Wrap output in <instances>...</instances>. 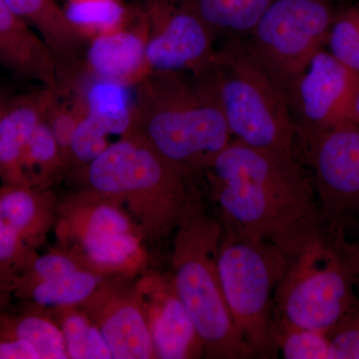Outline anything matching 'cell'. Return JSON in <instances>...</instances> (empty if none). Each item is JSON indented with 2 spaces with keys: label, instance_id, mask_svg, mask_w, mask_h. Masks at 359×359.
<instances>
[{
  "label": "cell",
  "instance_id": "obj_1",
  "mask_svg": "<svg viewBox=\"0 0 359 359\" xmlns=\"http://www.w3.org/2000/svg\"><path fill=\"white\" fill-rule=\"evenodd\" d=\"M209 168L223 224L269 241L287 257L323 219L313 178L295 154L233 140Z\"/></svg>",
  "mask_w": 359,
  "mask_h": 359
},
{
  "label": "cell",
  "instance_id": "obj_2",
  "mask_svg": "<svg viewBox=\"0 0 359 359\" xmlns=\"http://www.w3.org/2000/svg\"><path fill=\"white\" fill-rule=\"evenodd\" d=\"M211 69L151 71L136 84L129 130L181 169L209 167L233 141Z\"/></svg>",
  "mask_w": 359,
  "mask_h": 359
},
{
  "label": "cell",
  "instance_id": "obj_3",
  "mask_svg": "<svg viewBox=\"0 0 359 359\" xmlns=\"http://www.w3.org/2000/svg\"><path fill=\"white\" fill-rule=\"evenodd\" d=\"M358 245L346 226L323 214L287 257L273 297L275 320L325 332L358 301Z\"/></svg>",
  "mask_w": 359,
  "mask_h": 359
},
{
  "label": "cell",
  "instance_id": "obj_4",
  "mask_svg": "<svg viewBox=\"0 0 359 359\" xmlns=\"http://www.w3.org/2000/svg\"><path fill=\"white\" fill-rule=\"evenodd\" d=\"M211 72L233 140L295 154L297 126L287 98L242 39L223 41Z\"/></svg>",
  "mask_w": 359,
  "mask_h": 359
},
{
  "label": "cell",
  "instance_id": "obj_5",
  "mask_svg": "<svg viewBox=\"0 0 359 359\" xmlns=\"http://www.w3.org/2000/svg\"><path fill=\"white\" fill-rule=\"evenodd\" d=\"M287 266V255L273 243L223 224L218 256L222 290L254 358L276 355L273 297Z\"/></svg>",
  "mask_w": 359,
  "mask_h": 359
},
{
  "label": "cell",
  "instance_id": "obj_6",
  "mask_svg": "<svg viewBox=\"0 0 359 359\" xmlns=\"http://www.w3.org/2000/svg\"><path fill=\"white\" fill-rule=\"evenodd\" d=\"M188 233L186 256L181 257L175 290L198 334L212 358H254L231 318L222 290L218 269L223 224L201 219Z\"/></svg>",
  "mask_w": 359,
  "mask_h": 359
},
{
  "label": "cell",
  "instance_id": "obj_7",
  "mask_svg": "<svg viewBox=\"0 0 359 359\" xmlns=\"http://www.w3.org/2000/svg\"><path fill=\"white\" fill-rule=\"evenodd\" d=\"M334 2L273 0L242 39L250 56L287 100L311 59L327 42L335 13Z\"/></svg>",
  "mask_w": 359,
  "mask_h": 359
},
{
  "label": "cell",
  "instance_id": "obj_8",
  "mask_svg": "<svg viewBox=\"0 0 359 359\" xmlns=\"http://www.w3.org/2000/svg\"><path fill=\"white\" fill-rule=\"evenodd\" d=\"M301 141L323 214L346 230L359 224L358 123H344Z\"/></svg>",
  "mask_w": 359,
  "mask_h": 359
},
{
  "label": "cell",
  "instance_id": "obj_9",
  "mask_svg": "<svg viewBox=\"0 0 359 359\" xmlns=\"http://www.w3.org/2000/svg\"><path fill=\"white\" fill-rule=\"evenodd\" d=\"M139 13L147 25L146 61L151 71L200 74L216 60L215 37L178 0H143Z\"/></svg>",
  "mask_w": 359,
  "mask_h": 359
},
{
  "label": "cell",
  "instance_id": "obj_10",
  "mask_svg": "<svg viewBox=\"0 0 359 359\" xmlns=\"http://www.w3.org/2000/svg\"><path fill=\"white\" fill-rule=\"evenodd\" d=\"M358 89L359 73L330 52L320 49L287 98L297 126V139L304 140L351 122Z\"/></svg>",
  "mask_w": 359,
  "mask_h": 359
},
{
  "label": "cell",
  "instance_id": "obj_11",
  "mask_svg": "<svg viewBox=\"0 0 359 359\" xmlns=\"http://www.w3.org/2000/svg\"><path fill=\"white\" fill-rule=\"evenodd\" d=\"M182 170L137 135L135 140L113 144L92 161L88 179L104 193L160 191L173 195Z\"/></svg>",
  "mask_w": 359,
  "mask_h": 359
},
{
  "label": "cell",
  "instance_id": "obj_12",
  "mask_svg": "<svg viewBox=\"0 0 359 359\" xmlns=\"http://www.w3.org/2000/svg\"><path fill=\"white\" fill-rule=\"evenodd\" d=\"M47 45L57 65L63 94L83 76L86 35L71 21L55 0H2Z\"/></svg>",
  "mask_w": 359,
  "mask_h": 359
},
{
  "label": "cell",
  "instance_id": "obj_13",
  "mask_svg": "<svg viewBox=\"0 0 359 359\" xmlns=\"http://www.w3.org/2000/svg\"><path fill=\"white\" fill-rule=\"evenodd\" d=\"M147 25L137 9L136 28H121L92 37L84 55L83 75L128 85L138 83L149 73L146 61Z\"/></svg>",
  "mask_w": 359,
  "mask_h": 359
},
{
  "label": "cell",
  "instance_id": "obj_14",
  "mask_svg": "<svg viewBox=\"0 0 359 359\" xmlns=\"http://www.w3.org/2000/svg\"><path fill=\"white\" fill-rule=\"evenodd\" d=\"M0 65L13 76L39 82L61 96L57 65L41 37L0 0Z\"/></svg>",
  "mask_w": 359,
  "mask_h": 359
},
{
  "label": "cell",
  "instance_id": "obj_15",
  "mask_svg": "<svg viewBox=\"0 0 359 359\" xmlns=\"http://www.w3.org/2000/svg\"><path fill=\"white\" fill-rule=\"evenodd\" d=\"M59 97L62 96L54 90L42 87L29 95L7 101L0 119V166L15 167L23 159L33 132Z\"/></svg>",
  "mask_w": 359,
  "mask_h": 359
},
{
  "label": "cell",
  "instance_id": "obj_16",
  "mask_svg": "<svg viewBox=\"0 0 359 359\" xmlns=\"http://www.w3.org/2000/svg\"><path fill=\"white\" fill-rule=\"evenodd\" d=\"M211 32L215 39H243L273 0H178Z\"/></svg>",
  "mask_w": 359,
  "mask_h": 359
},
{
  "label": "cell",
  "instance_id": "obj_17",
  "mask_svg": "<svg viewBox=\"0 0 359 359\" xmlns=\"http://www.w3.org/2000/svg\"><path fill=\"white\" fill-rule=\"evenodd\" d=\"M128 223L119 212L100 207L92 215L85 247L97 263L121 264L137 250V242L127 233Z\"/></svg>",
  "mask_w": 359,
  "mask_h": 359
},
{
  "label": "cell",
  "instance_id": "obj_18",
  "mask_svg": "<svg viewBox=\"0 0 359 359\" xmlns=\"http://www.w3.org/2000/svg\"><path fill=\"white\" fill-rule=\"evenodd\" d=\"M152 332L158 353L165 359L187 358L194 342L200 337L177 292L161 304Z\"/></svg>",
  "mask_w": 359,
  "mask_h": 359
},
{
  "label": "cell",
  "instance_id": "obj_19",
  "mask_svg": "<svg viewBox=\"0 0 359 359\" xmlns=\"http://www.w3.org/2000/svg\"><path fill=\"white\" fill-rule=\"evenodd\" d=\"M102 337L112 358H150V334L145 321L137 309H120L104 325Z\"/></svg>",
  "mask_w": 359,
  "mask_h": 359
},
{
  "label": "cell",
  "instance_id": "obj_20",
  "mask_svg": "<svg viewBox=\"0 0 359 359\" xmlns=\"http://www.w3.org/2000/svg\"><path fill=\"white\" fill-rule=\"evenodd\" d=\"M91 87L80 98L85 113L93 116L110 134H122L131 125L132 105L129 106L125 85L94 79Z\"/></svg>",
  "mask_w": 359,
  "mask_h": 359
},
{
  "label": "cell",
  "instance_id": "obj_21",
  "mask_svg": "<svg viewBox=\"0 0 359 359\" xmlns=\"http://www.w3.org/2000/svg\"><path fill=\"white\" fill-rule=\"evenodd\" d=\"M273 340L285 359H330L325 332L275 320Z\"/></svg>",
  "mask_w": 359,
  "mask_h": 359
},
{
  "label": "cell",
  "instance_id": "obj_22",
  "mask_svg": "<svg viewBox=\"0 0 359 359\" xmlns=\"http://www.w3.org/2000/svg\"><path fill=\"white\" fill-rule=\"evenodd\" d=\"M65 11L85 35L93 36L121 28L127 20V11L116 0H74Z\"/></svg>",
  "mask_w": 359,
  "mask_h": 359
},
{
  "label": "cell",
  "instance_id": "obj_23",
  "mask_svg": "<svg viewBox=\"0 0 359 359\" xmlns=\"http://www.w3.org/2000/svg\"><path fill=\"white\" fill-rule=\"evenodd\" d=\"M327 43L335 58L359 73V6L334 13Z\"/></svg>",
  "mask_w": 359,
  "mask_h": 359
},
{
  "label": "cell",
  "instance_id": "obj_24",
  "mask_svg": "<svg viewBox=\"0 0 359 359\" xmlns=\"http://www.w3.org/2000/svg\"><path fill=\"white\" fill-rule=\"evenodd\" d=\"M95 285L93 276L75 271L57 280H45L34 290L33 297L44 306L72 304L84 299Z\"/></svg>",
  "mask_w": 359,
  "mask_h": 359
},
{
  "label": "cell",
  "instance_id": "obj_25",
  "mask_svg": "<svg viewBox=\"0 0 359 359\" xmlns=\"http://www.w3.org/2000/svg\"><path fill=\"white\" fill-rule=\"evenodd\" d=\"M65 335L68 351L76 359H109L112 358L102 334L87 325L79 316L66 320Z\"/></svg>",
  "mask_w": 359,
  "mask_h": 359
},
{
  "label": "cell",
  "instance_id": "obj_26",
  "mask_svg": "<svg viewBox=\"0 0 359 359\" xmlns=\"http://www.w3.org/2000/svg\"><path fill=\"white\" fill-rule=\"evenodd\" d=\"M16 337L32 344L39 358H66L62 334L41 318H28L21 321L16 328Z\"/></svg>",
  "mask_w": 359,
  "mask_h": 359
},
{
  "label": "cell",
  "instance_id": "obj_27",
  "mask_svg": "<svg viewBox=\"0 0 359 359\" xmlns=\"http://www.w3.org/2000/svg\"><path fill=\"white\" fill-rule=\"evenodd\" d=\"M325 334L330 359H359V297Z\"/></svg>",
  "mask_w": 359,
  "mask_h": 359
},
{
  "label": "cell",
  "instance_id": "obj_28",
  "mask_svg": "<svg viewBox=\"0 0 359 359\" xmlns=\"http://www.w3.org/2000/svg\"><path fill=\"white\" fill-rule=\"evenodd\" d=\"M108 130L93 116L84 113L78 123L70 150L78 160L91 163L107 148Z\"/></svg>",
  "mask_w": 359,
  "mask_h": 359
},
{
  "label": "cell",
  "instance_id": "obj_29",
  "mask_svg": "<svg viewBox=\"0 0 359 359\" xmlns=\"http://www.w3.org/2000/svg\"><path fill=\"white\" fill-rule=\"evenodd\" d=\"M34 212V200L25 191H13L0 199V219L18 233L29 224Z\"/></svg>",
  "mask_w": 359,
  "mask_h": 359
},
{
  "label": "cell",
  "instance_id": "obj_30",
  "mask_svg": "<svg viewBox=\"0 0 359 359\" xmlns=\"http://www.w3.org/2000/svg\"><path fill=\"white\" fill-rule=\"evenodd\" d=\"M58 148L57 141L46 117L33 132L23 157L26 156L32 162L37 164H48L55 159Z\"/></svg>",
  "mask_w": 359,
  "mask_h": 359
},
{
  "label": "cell",
  "instance_id": "obj_31",
  "mask_svg": "<svg viewBox=\"0 0 359 359\" xmlns=\"http://www.w3.org/2000/svg\"><path fill=\"white\" fill-rule=\"evenodd\" d=\"M35 269L45 280H57L77 271L70 259L59 256L40 257L35 264Z\"/></svg>",
  "mask_w": 359,
  "mask_h": 359
},
{
  "label": "cell",
  "instance_id": "obj_32",
  "mask_svg": "<svg viewBox=\"0 0 359 359\" xmlns=\"http://www.w3.org/2000/svg\"><path fill=\"white\" fill-rule=\"evenodd\" d=\"M0 359H39L32 344L18 339L0 344Z\"/></svg>",
  "mask_w": 359,
  "mask_h": 359
},
{
  "label": "cell",
  "instance_id": "obj_33",
  "mask_svg": "<svg viewBox=\"0 0 359 359\" xmlns=\"http://www.w3.org/2000/svg\"><path fill=\"white\" fill-rule=\"evenodd\" d=\"M18 233L0 219V261L13 256L18 244Z\"/></svg>",
  "mask_w": 359,
  "mask_h": 359
},
{
  "label": "cell",
  "instance_id": "obj_34",
  "mask_svg": "<svg viewBox=\"0 0 359 359\" xmlns=\"http://www.w3.org/2000/svg\"><path fill=\"white\" fill-rule=\"evenodd\" d=\"M348 233H351V236H353V238L355 241L356 244L358 245L359 247V224H356V226H353V228L348 229ZM356 292L359 295V273L358 276V280H356L355 283Z\"/></svg>",
  "mask_w": 359,
  "mask_h": 359
},
{
  "label": "cell",
  "instance_id": "obj_35",
  "mask_svg": "<svg viewBox=\"0 0 359 359\" xmlns=\"http://www.w3.org/2000/svg\"><path fill=\"white\" fill-rule=\"evenodd\" d=\"M351 122L358 123L359 124V89L358 94H356L355 100H354Z\"/></svg>",
  "mask_w": 359,
  "mask_h": 359
},
{
  "label": "cell",
  "instance_id": "obj_36",
  "mask_svg": "<svg viewBox=\"0 0 359 359\" xmlns=\"http://www.w3.org/2000/svg\"><path fill=\"white\" fill-rule=\"evenodd\" d=\"M7 101L4 99H0V119H1L2 113L6 107Z\"/></svg>",
  "mask_w": 359,
  "mask_h": 359
},
{
  "label": "cell",
  "instance_id": "obj_37",
  "mask_svg": "<svg viewBox=\"0 0 359 359\" xmlns=\"http://www.w3.org/2000/svg\"><path fill=\"white\" fill-rule=\"evenodd\" d=\"M332 1H337V0H332Z\"/></svg>",
  "mask_w": 359,
  "mask_h": 359
}]
</instances>
